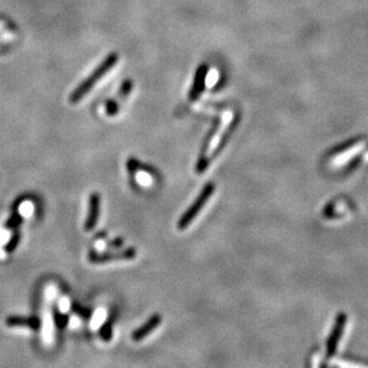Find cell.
<instances>
[{
    "label": "cell",
    "mask_w": 368,
    "mask_h": 368,
    "mask_svg": "<svg viewBox=\"0 0 368 368\" xmlns=\"http://www.w3.org/2000/svg\"><path fill=\"white\" fill-rule=\"evenodd\" d=\"M136 256V251L134 248H128L121 252H109V253H96L91 252L89 260L92 263H106L110 261H119V260H133Z\"/></svg>",
    "instance_id": "obj_3"
},
{
    "label": "cell",
    "mask_w": 368,
    "mask_h": 368,
    "mask_svg": "<svg viewBox=\"0 0 368 368\" xmlns=\"http://www.w3.org/2000/svg\"><path fill=\"white\" fill-rule=\"evenodd\" d=\"M117 61H118L117 53H111L110 55L100 63L99 67H98V68L94 70V72L91 74V75L87 77L85 81H83V83H81L80 85L77 86L75 90H74L72 96L69 97L70 103L72 104L79 103V101L90 92L91 89L96 85L97 81L99 80L100 77H103L104 75H105L106 72H109V70L112 68L114 65H116Z\"/></svg>",
    "instance_id": "obj_1"
},
{
    "label": "cell",
    "mask_w": 368,
    "mask_h": 368,
    "mask_svg": "<svg viewBox=\"0 0 368 368\" xmlns=\"http://www.w3.org/2000/svg\"><path fill=\"white\" fill-rule=\"evenodd\" d=\"M18 241H19V235L17 234V235L13 236V238L11 239V241L9 242L8 247H6V251H8V252H12L13 249L16 248V246L18 244Z\"/></svg>",
    "instance_id": "obj_10"
},
{
    "label": "cell",
    "mask_w": 368,
    "mask_h": 368,
    "mask_svg": "<svg viewBox=\"0 0 368 368\" xmlns=\"http://www.w3.org/2000/svg\"><path fill=\"white\" fill-rule=\"evenodd\" d=\"M100 212V195L98 193H92L90 197V209L89 216L85 222V230L91 231L96 228L98 219H99Z\"/></svg>",
    "instance_id": "obj_5"
},
{
    "label": "cell",
    "mask_w": 368,
    "mask_h": 368,
    "mask_svg": "<svg viewBox=\"0 0 368 368\" xmlns=\"http://www.w3.org/2000/svg\"><path fill=\"white\" fill-rule=\"evenodd\" d=\"M106 112H107V114H109V116H113V114H116L118 112V105H117L116 101L110 100L109 103H107Z\"/></svg>",
    "instance_id": "obj_9"
},
{
    "label": "cell",
    "mask_w": 368,
    "mask_h": 368,
    "mask_svg": "<svg viewBox=\"0 0 368 368\" xmlns=\"http://www.w3.org/2000/svg\"><path fill=\"white\" fill-rule=\"evenodd\" d=\"M161 320H162V317L160 315L151 316L150 318L148 319L147 322L143 324V325L140 326V328H137L133 333V335H131V337H133V340L136 341V342H138V341L143 340L144 337H147L148 335H149V334L153 333L154 330L156 329L158 325H160Z\"/></svg>",
    "instance_id": "obj_6"
},
{
    "label": "cell",
    "mask_w": 368,
    "mask_h": 368,
    "mask_svg": "<svg viewBox=\"0 0 368 368\" xmlns=\"http://www.w3.org/2000/svg\"><path fill=\"white\" fill-rule=\"evenodd\" d=\"M214 191H215V185L212 184V182H209V184L205 185L204 188H202L201 193L199 194V197L197 199H195V201L192 204V207L182 215L180 221L178 222V228L180 229V230H184V229H186L188 225L191 224L192 221L195 218V216H197L199 212L201 211V209L204 208L205 202L210 199L212 193H214Z\"/></svg>",
    "instance_id": "obj_2"
},
{
    "label": "cell",
    "mask_w": 368,
    "mask_h": 368,
    "mask_svg": "<svg viewBox=\"0 0 368 368\" xmlns=\"http://www.w3.org/2000/svg\"><path fill=\"white\" fill-rule=\"evenodd\" d=\"M347 322V316L346 313H339V316L336 317L335 325H334V329L332 334H330L328 342H326V356L332 357L335 355L337 344H339L341 336H342L344 326H346Z\"/></svg>",
    "instance_id": "obj_4"
},
{
    "label": "cell",
    "mask_w": 368,
    "mask_h": 368,
    "mask_svg": "<svg viewBox=\"0 0 368 368\" xmlns=\"http://www.w3.org/2000/svg\"><path fill=\"white\" fill-rule=\"evenodd\" d=\"M131 89H133V83H131V81H129V80H127L126 81V83H123V85H121L120 86V90H119V96L121 97V96H127V94L128 93H129L130 92V91H131Z\"/></svg>",
    "instance_id": "obj_8"
},
{
    "label": "cell",
    "mask_w": 368,
    "mask_h": 368,
    "mask_svg": "<svg viewBox=\"0 0 368 368\" xmlns=\"http://www.w3.org/2000/svg\"><path fill=\"white\" fill-rule=\"evenodd\" d=\"M6 325L9 326H29L31 329H38L39 319L37 317L11 316L6 318Z\"/></svg>",
    "instance_id": "obj_7"
},
{
    "label": "cell",
    "mask_w": 368,
    "mask_h": 368,
    "mask_svg": "<svg viewBox=\"0 0 368 368\" xmlns=\"http://www.w3.org/2000/svg\"><path fill=\"white\" fill-rule=\"evenodd\" d=\"M123 238H117L114 239L113 242H110L109 243V248H118L120 247V246H123Z\"/></svg>",
    "instance_id": "obj_11"
}]
</instances>
